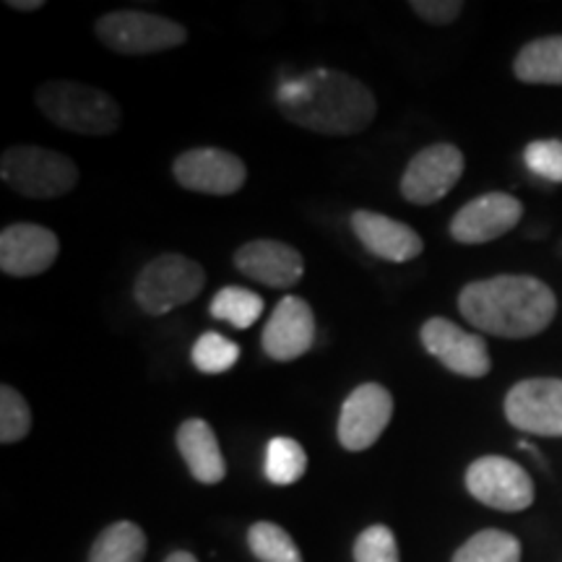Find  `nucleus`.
Masks as SVG:
<instances>
[{
	"label": "nucleus",
	"instance_id": "obj_1",
	"mask_svg": "<svg viewBox=\"0 0 562 562\" xmlns=\"http://www.w3.org/2000/svg\"><path fill=\"white\" fill-rule=\"evenodd\" d=\"M277 100L286 121L321 136H357L378 115L375 94L341 70H311L284 81Z\"/></svg>",
	"mask_w": 562,
	"mask_h": 562
},
{
	"label": "nucleus",
	"instance_id": "obj_2",
	"mask_svg": "<svg viewBox=\"0 0 562 562\" xmlns=\"http://www.w3.org/2000/svg\"><path fill=\"white\" fill-rule=\"evenodd\" d=\"M459 311L484 334L529 339L550 326L558 313V297L542 279L503 273L463 286Z\"/></svg>",
	"mask_w": 562,
	"mask_h": 562
},
{
	"label": "nucleus",
	"instance_id": "obj_3",
	"mask_svg": "<svg viewBox=\"0 0 562 562\" xmlns=\"http://www.w3.org/2000/svg\"><path fill=\"white\" fill-rule=\"evenodd\" d=\"M34 102L47 121L81 136H110L123 123V110L115 97L79 81L42 83Z\"/></svg>",
	"mask_w": 562,
	"mask_h": 562
},
{
	"label": "nucleus",
	"instance_id": "obj_4",
	"mask_svg": "<svg viewBox=\"0 0 562 562\" xmlns=\"http://www.w3.org/2000/svg\"><path fill=\"white\" fill-rule=\"evenodd\" d=\"M0 178L24 199H60L79 186V167L45 146H11L0 157Z\"/></svg>",
	"mask_w": 562,
	"mask_h": 562
},
{
	"label": "nucleus",
	"instance_id": "obj_5",
	"mask_svg": "<svg viewBox=\"0 0 562 562\" xmlns=\"http://www.w3.org/2000/svg\"><path fill=\"white\" fill-rule=\"evenodd\" d=\"M206 286V271L182 252H165L140 269L133 297L146 315H167L193 302Z\"/></svg>",
	"mask_w": 562,
	"mask_h": 562
},
{
	"label": "nucleus",
	"instance_id": "obj_6",
	"mask_svg": "<svg viewBox=\"0 0 562 562\" xmlns=\"http://www.w3.org/2000/svg\"><path fill=\"white\" fill-rule=\"evenodd\" d=\"M97 37L117 55H154L186 45L188 30L178 21L146 11H112L97 21Z\"/></svg>",
	"mask_w": 562,
	"mask_h": 562
},
{
	"label": "nucleus",
	"instance_id": "obj_7",
	"mask_svg": "<svg viewBox=\"0 0 562 562\" xmlns=\"http://www.w3.org/2000/svg\"><path fill=\"white\" fill-rule=\"evenodd\" d=\"M467 490L474 501L495 510L518 513L531 508L533 482L524 467L505 456H482L467 469Z\"/></svg>",
	"mask_w": 562,
	"mask_h": 562
},
{
	"label": "nucleus",
	"instance_id": "obj_8",
	"mask_svg": "<svg viewBox=\"0 0 562 562\" xmlns=\"http://www.w3.org/2000/svg\"><path fill=\"white\" fill-rule=\"evenodd\" d=\"M393 396L381 383H362L344 398L339 414V442L347 451L360 453L375 446L391 425Z\"/></svg>",
	"mask_w": 562,
	"mask_h": 562
},
{
	"label": "nucleus",
	"instance_id": "obj_9",
	"mask_svg": "<svg viewBox=\"0 0 562 562\" xmlns=\"http://www.w3.org/2000/svg\"><path fill=\"white\" fill-rule=\"evenodd\" d=\"M463 154L453 144H432L406 165L402 178V195L414 206H432L453 191L456 182L461 180Z\"/></svg>",
	"mask_w": 562,
	"mask_h": 562
},
{
	"label": "nucleus",
	"instance_id": "obj_10",
	"mask_svg": "<svg viewBox=\"0 0 562 562\" xmlns=\"http://www.w3.org/2000/svg\"><path fill=\"white\" fill-rule=\"evenodd\" d=\"M172 175L178 186L193 193L206 195H232L248 180L245 161L227 149L216 146H199V149L182 151L172 165Z\"/></svg>",
	"mask_w": 562,
	"mask_h": 562
},
{
	"label": "nucleus",
	"instance_id": "obj_11",
	"mask_svg": "<svg viewBox=\"0 0 562 562\" xmlns=\"http://www.w3.org/2000/svg\"><path fill=\"white\" fill-rule=\"evenodd\" d=\"M505 417L516 430L562 438V381L529 378L516 383L505 396Z\"/></svg>",
	"mask_w": 562,
	"mask_h": 562
},
{
	"label": "nucleus",
	"instance_id": "obj_12",
	"mask_svg": "<svg viewBox=\"0 0 562 562\" xmlns=\"http://www.w3.org/2000/svg\"><path fill=\"white\" fill-rule=\"evenodd\" d=\"M422 347L432 355L442 368L463 378H484L492 370V357L487 341L482 336L463 331L448 318L425 321L419 331Z\"/></svg>",
	"mask_w": 562,
	"mask_h": 562
},
{
	"label": "nucleus",
	"instance_id": "obj_13",
	"mask_svg": "<svg viewBox=\"0 0 562 562\" xmlns=\"http://www.w3.org/2000/svg\"><path fill=\"white\" fill-rule=\"evenodd\" d=\"M60 240L42 224L19 222L0 232V269L9 277H40L58 261Z\"/></svg>",
	"mask_w": 562,
	"mask_h": 562
},
{
	"label": "nucleus",
	"instance_id": "obj_14",
	"mask_svg": "<svg viewBox=\"0 0 562 562\" xmlns=\"http://www.w3.org/2000/svg\"><path fill=\"white\" fill-rule=\"evenodd\" d=\"M524 203L510 193H484L456 211L451 237L461 245L492 243L521 222Z\"/></svg>",
	"mask_w": 562,
	"mask_h": 562
},
{
	"label": "nucleus",
	"instance_id": "obj_15",
	"mask_svg": "<svg viewBox=\"0 0 562 562\" xmlns=\"http://www.w3.org/2000/svg\"><path fill=\"white\" fill-rule=\"evenodd\" d=\"M315 341L313 307L302 297H281L266 323L261 344L263 351L277 362H292L307 355Z\"/></svg>",
	"mask_w": 562,
	"mask_h": 562
},
{
	"label": "nucleus",
	"instance_id": "obj_16",
	"mask_svg": "<svg viewBox=\"0 0 562 562\" xmlns=\"http://www.w3.org/2000/svg\"><path fill=\"white\" fill-rule=\"evenodd\" d=\"M235 266L243 277L271 290H290L305 277V258L297 248L281 240H250L235 252Z\"/></svg>",
	"mask_w": 562,
	"mask_h": 562
},
{
	"label": "nucleus",
	"instance_id": "obj_17",
	"mask_svg": "<svg viewBox=\"0 0 562 562\" xmlns=\"http://www.w3.org/2000/svg\"><path fill=\"white\" fill-rule=\"evenodd\" d=\"M351 232L370 256L389 263L414 261L425 250V243H422L417 229L385 214H378V211H355L351 214Z\"/></svg>",
	"mask_w": 562,
	"mask_h": 562
},
{
	"label": "nucleus",
	"instance_id": "obj_18",
	"mask_svg": "<svg viewBox=\"0 0 562 562\" xmlns=\"http://www.w3.org/2000/svg\"><path fill=\"white\" fill-rule=\"evenodd\" d=\"M178 451L188 472L201 484H220L227 476V461L206 419H186L178 427Z\"/></svg>",
	"mask_w": 562,
	"mask_h": 562
},
{
	"label": "nucleus",
	"instance_id": "obj_19",
	"mask_svg": "<svg viewBox=\"0 0 562 562\" xmlns=\"http://www.w3.org/2000/svg\"><path fill=\"white\" fill-rule=\"evenodd\" d=\"M513 74L524 83H547L560 87L562 83V34L554 37L533 40L516 55Z\"/></svg>",
	"mask_w": 562,
	"mask_h": 562
},
{
	"label": "nucleus",
	"instance_id": "obj_20",
	"mask_svg": "<svg viewBox=\"0 0 562 562\" xmlns=\"http://www.w3.org/2000/svg\"><path fill=\"white\" fill-rule=\"evenodd\" d=\"M146 533L131 521H117L94 539L89 562H144Z\"/></svg>",
	"mask_w": 562,
	"mask_h": 562
},
{
	"label": "nucleus",
	"instance_id": "obj_21",
	"mask_svg": "<svg viewBox=\"0 0 562 562\" xmlns=\"http://www.w3.org/2000/svg\"><path fill=\"white\" fill-rule=\"evenodd\" d=\"M453 562H521V542L508 531L484 529L459 547Z\"/></svg>",
	"mask_w": 562,
	"mask_h": 562
},
{
	"label": "nucleus",
	"instance_id": "obj_22",
	"mask_svg": "<svg viewBox=\"0 0 562 562\" xmlns=\"http://www.w3.org/2000/svg\"><path fill=\"white\" fill-rule=\"evenodd\" d=\"M266 480L279 487L300 482L307 472V453L297 440L292 438H273L266 446V461H263Z\"/></svg>",
	"mask_w": 562,
	"mask_h": 562
},
{
	"label": "nucleus",
	"instance_id": "obj_23",
	"mask_svg": "<svg viewBox=\"0 0 562 562\" xmlns=\"http://www.w3.org/2000/svg\"><path fill=\"white\" fill-rule=\"evenodd\" d=\"M263 307L266 305L261 294L245 290V286H224L211 300V315L235 328H250L252 323H258V318L263 315Z\"/></svg>",
	"mask_w": 562,
	"mask_h": 562
},
{
	"label": "nucleus",
	"instance_id": "obj_24",
	"mask_svg": "<svg viewBox=\"0 0 562 562\" xmlns=\"http://www.w3.org/2000/svg\"><path fill=\"white\" fill-rule=\"evenodd\" d=\"M248 547L258 562H305L290 531L271 521H258L250 526Z\"/></svg>",
	"mask_w": 562,
	"mask_h": 562
},
{
	"label": "nucleus",
	"instance_id": "obj_25",
	"mask_svg": "<svg viewBox=\"0 0 562 562\" xmlns=\"http://www.w3.org/2000/svg\"><path fill=\"white\" fill-rule=\"evenodd\" d=\"M193 364L199 372H206V375H220V372H227L240 362V347L235 341L227 339V336L206 331L201 334L193 344Z\"/></svg>",
	"mask_w": 562,
	"mask_h": 562
},
{
	"label": "nucleus",
	"instance_id": "obj_26",
	"mask_svg": "<svg viewBox=\"0 0 562 562\" xmlns=\"http://www.w3.org/2000/svg\"><path fill=\"white\" fill-rule=\"evenodd\" d=\"M32 430V409L26 398L13 389L3 385L0 389V442L11 446V442L24 440Z\"/></svg>",
	"mask_w": 562,
	"mask_h": 562
},
{
	"label": "nucleus",
	"instance_id": "obj_27",
	"mask_svg": "<svg viewBox=\"0 0 562 562\" xmlns=\"http://www.w3.org/2000/svg\"><path fill=\"white\" fill-rule=\"evenodd\" d=\"M355 562H402L396 537L389 526H370L357 537Z\"/></svg>",
	"mask_w": 562,
	"mask_h": 562
},
{
	"label": "nucleus",
	"instance_id": "obj_28",
	"mask_svg": "<svg viewBox=\"0 0 562 562\" xmlns=\"http://www.w3.org/2000/svg\"><path fill=\"white\" fill-rule=\"evenodd\" d=\"M524 161L533 175H539V178L562 182V140H531L524 151Z\"/></svg>",
	"mask_w": 562,
	"mask_h": 562
},
{
	"label": "nucleus",
	"instance_id": "obj_29",
	"mask_svg": "<svg viewBox=\"0 0 562 562\" xmlns=\"http://www.w3.org/2000/svg\"><path fill=\"white\" fill-rule=\"evenodd\" d=\"M409 9L432 26H448L461 16V0H412Z\"/></svg>",
	"mask_w": 562,
	"mask_h": 562
},
{
	"label": "nucleus",
	"instance_id": "obj_30",
	"mask_svg": "<svg viewBox=\"0 0 562 562\" xmlns=\"http://www.w3.org/2000/svg\"><path fill=\"white\" fill-rule=\"evenodd\" d=\"M9 5L13 11H40V9H45V3H42V0H9Z\"/></svg>",
	"mask_w": 562,
	"mask_h": 562
},
{
	"label": "nucleus",
	"instance_id": "obj_31",
	"mask_svg": "<svg viewBox=\"0 0 562 562\" xmlns=\"http://www.w3.org/2000/svg\"><path fill=\"white\" fill-rule=\"evenodd\" d=\"M165 562H199V560H195V554H191V552L178 550V552L167 554V560H165Z\"/></svg>",
	"mask_w": 562,
	"mask_h": 562
}]
</instances>
